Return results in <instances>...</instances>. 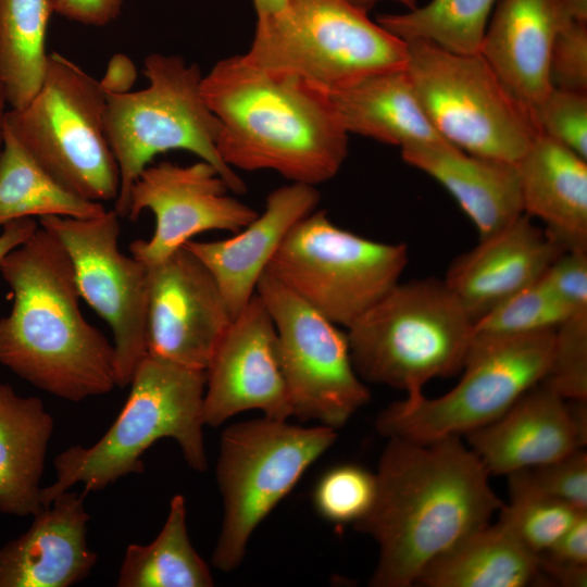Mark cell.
<instances>
[{
	"mask_svg": "<svg viewBox=\"0 0 587 587\" xmlns=\"http://www.w3.org/2000/svg\"><path fill=\"white\" fill-rule=\"evenodd\" d=\"M369 513L354 523L378 545L373 587H409L452 546L489 524L503 504L489 472L460 437L422 444L388 438Z\"/></svg>",
	"mask_w": 587,
	"mask_h": 587,
	"instance_id": "1",
	"label": "cell"
},
{
	"mask_svg": "<svg viewBox=\"0 0 587 587\" xmlns=\"http://www.w3.org/2000/svg\"><path fill=\"white\" fill-rule=\"evenodd\" d=\"M13 294L0 317V364L63 400L79 402L116 385L114 348L79 308L71 260L40 225L4 258Z\"/></svg>",
	"mask_w": 587,
	"mask_h": 587,
	"instance_id": "2",
	"label": "cell"
},
{
	"mask_svg": "<svg viewBox=\"0 0 587 587\" xmlns=\"http://www.w3.org/2000/svg\"><path fill=\"white\" fill-rule=\"evenodd\" d=\"M201 89L221 123L218 154L233 170H268L316 186L341 168L349 134L324 91L258 67L243 54L217 61Z\"/></svg>",
	"mask_w": 587,
	"mask_h": 587,
	"instance_id": "3",
	"label": "cell"
},
{
	"mask_svg": "<svg viewBox=\"0 0 587 587\" xmlns=\"http://www.w3.org/2000/svg\"><path fill=\"white\" fill-rule=\"evenodd\" d=\"M129 385L122 411L96 444L73 445L55 457V480L40 489L42 507L75 484L88 494L143 472L141 457L161 438L174 439L192 470L208 469L202 433L205 371L147 353Z\"/></svg>",
	"mask_w": 587,
	"mask_h": 587,
	"instance_id": "4",
	"label": "cell"
},
{
	"mask_svg": "<svg viewBox=\"0 0 587 587\" xmlns=\"http://www.w3.org/2000/svg\"><path fill=\"white\" fill-rule=\"evenodd\" d=\"M346 329L362 380L416 396L462 370L473 322L444 279L429 277L399 282Z\"/></svg>",
	"mask_w": 587,
	"mask_h": 587,
	"instance_id": "5",
	"label": "cell"
},
{
	"mask_svg": "<svg viewBox=\"0 0 587 587\" xmlns=\"http://www.w3.org/2000/svg\"><path fill=\"white\" fill-rule=\"evenodd\" d=\"M148 86L137 91L105 95L104 125L120 172L114 211L127 217L129 190L158 154L186 150L212 164L230 191L247 186L220 157L221 123L208 107L198 64L184 58L153 52L143 60Z\"/></svg>",
	"mask_w": 587,
	"mask_h": 587,
	"instance_id": "6",
	"label": "cell"
},
{
	"mask_svg": "<svg viewBox=\"0 0 587 587\" xmlns=\"http://www.w3.org/2000/svg\"><path fill=\"white\" fill-rule=\"evenodd\" d=\"M243 57L258 67L330 92L403 68L408 51L404 41L346 0H287L280 11L257 17Z\"/></svg>",
	"mask_w": 587,
	"mask_h": 587,
	"instance_id": "7",
	"label": "cell"
},
{
	"mask_svg": "<svg viewBox=\"0 0 587 587\" xmlns=\"http://www.w3.org/2000/svg\"><path fill=\"white\" fill-rule=\"evenodd\" d=\"M105 97L99 80L51 52L40 89L23 109L7 110L3 127L67 191L115 200L120 172L105 132Z\"/></svg>",
	"mask_w": 587,
	"mask_h": 587,
	"instance_id": "8",
	"label": "cell"
},
{
	"mask_svg": "<svg viewBox=\"0 0 587 587\" xmlns=\"http://www.w3.org/2000/svg\"><path fill=\"white\" fill-rule=\"evenodd\" d=\"M554 330L472 336L460 382L437 398L423 394L391 403L376 420L387 438L433 442L460 437L503 415L547 374Z\"/></svg>",
	"mask_w": 587,
	"mask_h": 587,
	"instance_id": "9",
	"label": "cell"
},
{
	"mask_svg": "<svg viewBox=\"0 0 587 587\" xmlns=\"http://www.w3.org/2000/svg\"><path fill=\"white\" fill-rule=\"evenodd\" d=\"M404 70L428 120L452 146L517 163L538 134L532 112L480 53L461 54L407 41Z\"/></svg>",
	"mask_w": 587,
	"mask_h": 587,
	"instance_id": "10",
	"label": "cell"
},
{
	"mask_svg": "<svg viewBox=\"0 0 587 587\" xmlns=\"http://www.w3.org/2000/svg\"><path fill=\"white\" fill-rule=\"evenodd\" d=\"M336 429L302 427L282 420L237 423L222 433L215 475L223 521L213 565L235 570L258 525L336 440Z\"/></svg>",
	"mask_w": 587,
	"mask_h": 587,
	"instance_id": "11",
	"label": "cell"
},
{
	"mask_svg": "<svg viewBox=\"0 0 587 587\" xmlns=\"http://www.w3.org/2000/svg\"><path fill=\"white\" fill-rule=\"evenodd\" d=\"M408 261L404 243L359 236L314 210L288 232L265 272L348 328L399 283Z\"/></svg>",
	"mask_w": 587,
	"mask_h": 587,
	"instance_id": "12",
	"label": "cell"
},
{
	"mask_svg": "<svg viewBox=\"0 0 587 587\" xmlns=\"http://www.w3.org/2000/svg\"><path fill=\"white\" fill-rule=\"evenodd\" d=\"M273 320L292 415L342 426L370 399L347 333L264 272L255 288Z\"/></svg>",
	"mask_w": 587,
	"mask_h": 587,
	"instance_id": "13",
	"label": "cell"
},
{
	"mask_svg": "<svg viewBox=\"0 0 587 587\" xmlns=\"http://www.w3.org/2000/svg\"><path fill=\"white\" fill-rule=\"evenodd\" d=\"M118 218L110 210L85 218L43 216L39 225L67 253L79 296L112 329L116 385L125 387L148 353V273L120 250Z\"/></svg>",
	"mask_w": 587,
	"mask_h": 587,
	"instance_id": "14",
	"label": "cell"
},
{
	"mask_svg": "<svg viewBox=\"0 0 587 587\" xmlns=\"http://www.w3.org/2000/svg\"><path fill=\"white\" fill-rule=\"evenodd\" d=\"M229 190L217 170L202 160L185 166L171 162L148 165L129 190L127 217L135 221L149 210L155 217V228L150 239L130 243V254L148 266L199 234L239 232L258 212L230 197Z\"/></svg>",
	"mask_w": 587,
	"mask_h": 587,
	"instance_id": "15",
	"label": "cell"
},
{
	"mask_svg": "<svg viewBox=\"0 0 587 587\" xmlns=\"http://www.w3.org/2000/svg\"><path fill=\"white\" fill-rule=\"evenodd\" d=\"M146 267L148 353L205 371L233 321L217 283L186 247Z\"/></svg>",
	"mask_w": 587,
	"mask_h": 587,
	"instance_id": "16",
	"label": "cell"
},
{
	"mask_svg": "<svg viewBox=\"0 0 587 587\" xmlns=\"http://www.w3.org/2000/svg\"><path fill=\"white\" fill-rule=\"evenodd\" d=\"M249 410L282 421L292 415L275 326L257 294L233 319L205 370L203 422L217 427Z\"/></svg>",
	"mask_w": 587,
	"mask_h": 587,
	"instance_id": "17",
	"label": "cell"
},
{
	"mask_svg": "<svg viewBox=\"0 0 587 587\" xmlns=\"http://www.w3.org/2000/svg\"><path fill=\"white\" fill-rule=\"evenodd\" d=\"M586 400L567 402L540 382L503 415L465 436L489 474L542 465L586 445Z\"/></svg>",
	"mask_w": 587,
	"mask_h": 587,
	"instance_id": "18",
	"label": "cell"
},
{
	"mask_svg": "<svg viewBox=\"0 0 587 587\" xmlns=\"http://www.w3.org/2000/svg\"><path fill=\"white\" fill-rule=\"evenodd\" d=\"M565 251L523 213L457 258L444 282L474 324L507 298L537 282Z\"/></svg>",
	"mask_w": 587,
	"mask_h": 587,
	"instance_id": "19",
	"label": "cell"
},
{
	"mask_svg": "<svg viewBox=\"0 0 587 587\" xmlns=\"http://www.w3.org/2000/svg\"><path fill=\"white\" fill-rule=\"evenodd\" d=\"M316 186L290 183L266 197L261 214L230 238L188 241L190 250L214 277L233 319L255 294L257 284L288 232L315 210Z\"/></svg>",
	"mask_w": 587,
	"mask_h": 587,
	"instance_id": "20",
	"label": "cell"
},
{
	"mask_svg": "<svg viewBox=\"0 0 587 587\" xmlns=\"http://www.w3.org/2000/svg\"><path fill=\"white\" fill-rule=\"evenodd\" d=\"M86 495L61 494L0 548V587H68L90 574L98 555L87 542Z\"/></svg>",
	"mask_w": 587,
	"mask_h": 587,
	"instance_id": "21",
	"label": "cell"
},
{
	"mask_svg": "<svg viewBox=\"0 0 587 587\" xmlns=\"http://www.w3.org/2000/svg\"><path fill=\"white\" fill-rule=\"evenodd\" d=\"M567 22L557 0H500L488 22L479 53L530 112L552 88L551 47Z\"/></svg>",
	"mask_w": 587,
	"mask_h": 587,
	"instance_id": "22",
	"label": "cell"
},
{
	"mask_svg": "<svg viewBox=\"0 0 587 587\" xmlns=\"http://www.w3.org/2000/svg\"><path fill=\"white\" fill-rule=\"evenodd\" d=\"M401 158L450 192L476 226L479 239L523 214L516 163L472 154L447 141L404 147Z\"/></svg>",
	"mask_w": 587,
	"mask_h": 587,
	"instance_id": "23",
	"label": "cell"
},
{
	"mask_svg": "<svg viewBox=\"0 0 587 587\" xmlns=\"http://www.w3.org/2000/svg\"><path fill=\"white\" fill-rule=\"evenodd\" d=\"M516 166L523 213L566 251H587V160L537 134Z\"/></svg>",
	"mask_w": 587,
	"mask_h": 587,
	"instance_id": "24",
	"label": "cell"
},
{
	"mask_svg": "<svg viewBox=\"0 0 587 587\" xmlns=\"http://www.w3.org/2000/svg\"><path fill=\"white\" fill-rule=\"evenodd\" d=\"M325 95L348 134L401 149L446 141L424 112L404 67L367 76Z\"/></svg>",
	"mask_w": 587,
	"mask_h": 587,
	"instance_id": "25",
	"label": "cell"
},
{
	"mask_svg": "<svg viewBox=\"0 0 587 587\" xmlns=\"http://www.w3.org/2000/svg\"><path fill=\"white\" fill-rule=\"evenodd\" d=\"M54 428L37 397H21L0 384V512L35 515L43 507L40 479Z\"/></svg>",
	"mask_w": 587,
	"mask_h": 587,
	"instance_id": "26",
	"label": "cell"
},
{
	"mask_svg": "<svg viewBox=\"0 0 587 587\" xmlns=\"http://www.w3.org/2000/svg\"><path fill=\"white\" fill-rule=\"evenodd\" d=\"M540 576L538 555L498 521L469 535L433 560L416 585L524 587Z\"/></svg>",
	"mask_w": 587,
	"mask_h": 587,
	"instance_id": "27",
	"label": "cell"
},
{
	"mask_svg": "<svg viewBox=\"0 0 587 587\" xmlns=\"http://www.w3.org/2000/svg\"><path fill=\"white\" fill-rule=\"evenodd\" d=\"M53 0H0V84L10 110L26 107L40 89Z\"/></svg>",
	"mask_w": 587,
	"mask_h": 587,
	"instance_id": "28",
	"label": "cell"
},
{
	"mask_svg": "<svg viewBox=\"0 0 587 587\" xmlns=\"http://www.w3.org/2000/svg\"><path fill=\"white\" fill-rule=\"evenodd\" d=\"M118 587H211L213 577L193 549L182 495L170 502L165 523L148 545L127 546L116 582Z\"/></svg>",
	"mask_w": 587,
	"mask_h": 587,
	"instance_id": "29",
	"label": "cell"
},
{
	"mask_svg": "<svg viewBox=\"0 0 587 587\" xmlns=\"http://www.w3.org/2000/svg\"><path fill=\"white\" fill-rule=\"evenodd\" d=\"M101 202L82 199L58 184L3 127L0 150V227L23 217H93Z\"/></svg>",
	"mask_w": 587,
	"mask_h": 587,
	"instance_id": "30",
	"label": "cell"
},
{
	"mask_svg": "<svg viewBox=\"0 0 587 587\" xmlns=\"http://www.w3.org/2000/svg\"><path fill=\"white\" fill-rule=\"evenodd\" d=\"M496 0H430L405 13L382 14L377 23L402 41L424 40L445 50L479 53Z\"/></svg>",
	"mask_w": 587,
	"mask_h": 587,
	"instance_id": "31",
	"label": "cell"
},
{
	"mask_svg": "<svg viewBox=\"0 0 587 587\" xmlns=\"http://www.w3.org/2000/svg\"><path fill=\"white\" fill-rule=\"evenodd\" d=\"M510 500L502 504V523L532 552L549 549L583 512L533 487L521 471L508 474Z\"/></svg>",
	"mask_w": 587,
	"mask_h": 587,
	"instance_id": "32",
	"label": "cell"
},
{
	"mask_svg": "<svg viewBox=\"0 0 587 587\" xmlns=\"http://www.w3.org/2000/svg\"><path fill=\"white\" fill-rule=\"evenodd\" d=\"M538 279L473 324V336H521L555 330L574 314Z\"/></svg>",
	"mask_w": 587,
	"mask_h": 587,
	"instance_id": "33",
	"label": "cell"
},
{
	"mask_svg": "<svg viewBox=\"0 0 587 587\" xmlns=\"http://www.w3.org/2000/svg\"><path fill=\"white\" fill-rule=\"evenodd\" d=\"M375 496V473L359 465L344 464L323 474L315 486L313 502L326 521L354 524L369 513Z\"/></svg>",
	"mask_w": 587,
	"mask_h": 587,
	"instance_id": "34",
	"label": "cell"
},
{
	"mask_svg": "<svg viewBox=\"0 0 587 587\" xmlns=\"http://www.w3.org/2000/svg\"><path fill=\"white\" fill-rule=\"evenodd\" d=\"M541 383L565 400L587 399V310L575 312L555 328Z\"/></svg>",
	"mask_w": 587,
	"mask_h": 587,
	"instance_id": "35",
	"label": "cell"
},
{
	"mask_svg": "<svg viewBox=\"0 0 587 587\" xmlns=\"http://www.w3.org/2000/svg\"><path fill=\"white\" fill-rule=\"evenodd\" d=\"M538 134L587 160V92L551 88L532 109Z\"/></svg>",
	"mask_w": 587,
	"mask_h": 587,
	"instance_id": "36",
	"label": "cell"
},
{
	"mask_svg": "<svg viewBox=\"0 0 587 587\" xmlns=\"http://www.w3.org/2000/svg\"><path fill=\"white\" fill-rule=\"evenodd\" d=\"M540 492L587 511V453L577 449L552 462L520 470Z\"/></svg>",
	"mask_w": 587,
	"mask_h": 587,
	"instance_id": "37",
	"label": "cell"
},
{
	"mask_svg": "<svg viewBox=\"0 0 587 587\" xmlns=\"http://www.w3.org/2000/svg\"><path fill=\"white\" fill-rule=\"evenodd\" d=\"M541 574L566 587L587 583V512L546 551L537 554Z\"/></svg>",
	"mask_w": 587,
	"mask_h": 587,
	"instance_id": "38",
	"label": "cell"
},
{
	"mask_svg": "<svg viewBox=\"0 0 587 587\" xmlns=\"http://www.w3.org/2000/svg\"><path fill=\"white\" fill-rule=\"evenodd\" d=\"M551 87L587 92V24L564 23L557 32L550 52Z\"/></svg>",
	"mask_w": 587,
	"mask_h": 587,
	"instance_id": "39",
	"label": "cell"
},
{
	"mask_svg": "<svg viewBox=\"0 0 587 587\" xmlns=\"http://www.w3.org/2000/svg\"><path fill=\"white\" fill-rule=\"evenodd\" d=\"M573 312L587 310V251H565L539 278Z\"/></svg>",
	"mask_w": 587,
	"mask_h": 587,
	"instance_id": "40",
	"label": "cell"
},
{
	"mask_svg": "<svg viewBox=\"0 0 587 587\" xmlns=\"http://www.w3.org/2000/svg\"><path fill=\"white\" fill-rule=\"evenodd\" d=\"M124 0H53L54 13L83 25L105 26L121 13Z\"/></svg>",
	"mask_w": 587,
	"mask_h": 587,
	"instance_id": "41",
	"label": "cell"
},
{
	"mask_svg": "<svg viewBox=\"0 0 587 587\" xmlns=\"http://www.w3.org/2000/svg\"><path fill=\"white\" fill-rule=\"evenodd\" d=\"M136 79L137 68L130 58L124 53H115L99 84L105 95H121L132 91Z\"/></svg>",
	"mask_w": 587,
	"mask_h": 587,
	"instance_id": "42",
	"label": "cell"
},
{
	"mask_svg": "<svg viewBox=\"0 0 587 587\" xmlns=\"http://www.w3.org/2000/svg\"><path fill=\"white\" fill-rule=\"evenodd\" d=\"M39 224L33 217H23L11 221L2 226L0 234V268L7 254L23 243Z\"/></svg>",
	"mask_w": 587,
	"mask_h": 587,
	"instance_id": "43",
	"label": "cell"
},
{
	"mask_svg": "<svg viewBox=\"0 0 587 587\" xmlns=\"http://www.w3.org/2000/svg\"><path fill=\"white\" fill-rule=\"evenodd\" d=\"M557 2L566 21L587 24V0H557Z\"/></svg>",
	"mask_w": 587,
	"mask_h": 587,
	"instance_id": "44",
	"label": "cell"
},
{
	"mask_svg": "<svg viewBox=\"0 0 587 587\" xmlns=\"http://www.w3.org/2000/svg\"><path fill=\"white\" fill-rule=\"evenodd\" d=\"M287 0H252L257 17H263L280 11Z\"/></svg>",
	"mask_w": 587,
	"mask_h": 587,
	"instance_id": "45",
	"label": "cell"
},
{
	"mask_svg": "<svg viewBox=\"0 0 587 587\" xmlns=\"http://www.w3.org/2000/svg\"><path fill=\"white\" fill-rule=\"evenodd\" d=\"M346 1L350 3L351 5H353L354 8H357L358 10L364 13H369V11H371L376 5V3L380 0H346ZM394 1L401 3L409 10L417 5L415 0H394Z\"/></svg>",
	"mask_w": 587,
	"mask_h": 587,
	"instance_id": "46",
	"label": "cell"
},
{
	"mask_svg": "<svg viewBox=\"0 0 587 587\" xmlns=\"http://www.w3.org/2000/svg\"><path fill=\"white\" fill-rule=\"evenodd\" d=\"M5 100H4V97H3V92H2V88H1V84H0V150H1V147H2V136H3V121H4V115H5Z\"/></svg>",
	"mask_w": 587,
	"mask_h": 587,
	"instance_id": "47",
	"label": "cell"
}]
</instances>
